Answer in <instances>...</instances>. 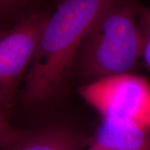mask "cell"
<instances>
[{"label": "cell", "mask_w": 150, "mask_h": 150, "mask_svg": "<svg viewBox=\"0 0 150 150\" xmlns=\"http://www.w3.org/2000/svg\"><path fill=\"white\" fill-rule=\"evenodd\" d=\"M0 22H2V21H1V20H0ZM0 33H1V32H0Z\"/></svg>", "instance_id": "11"}, {"label": "cell", "mask_w": 150, "mask_h": 150, "mask_svg": "<svg viewBox=\"0 0 150 150\" xmlns=\"http://www.w3.org/2000/svg\"><path fill=\"white\" fill-rule=\"evenodd\" d=\"M88 149L87 150H108L104 148H101V147H98V146H94V145H88Z\"/></svg>", "instance_id": "10"}, {"label": "cell", "mask_w": 150, "mask_h": 150, "mask_svg": "<svg viewBox=\"0 0 150 150\" xmlns=\"http://www.w3.org/2000/svg\"><path fill=\"white\" fill-rule=\"evenodd\" d=\"M79 93L102 119L150 129V83L133 73L103 78L79 88Z\"/></svg>", "instance_id": "3"}, {"label": "cell", "mask_w": 150, "mask_h": 150, "mask_svg": "<svg viewBox=\"0 0 150 150\" xmlns=\"http://www.w3.org/2000/svg\"><path fill=\"white\" fill-rule=\"evenodd\" d=\"M28 2V0H0V20L13 15Z\"/></svg>", "instance_id": "9"}, {"label": "cell", "mask_w": 150, "mask_h": 150, "mask_svg": "<svg viewBox=\"0 0 150 150\" xmlns=\"http://www.w3.org/2000/svg\"><path fill=\"white\" fill-rule=\"evenodd\" d=\"M138 13L141 35V60L150 70V6L139 5Z\"/></svg>", "instance_id": "7"}, {"label": "cell", "mask_w": 150, "mask_h": 150, "mask_svg": "<svg viewBox=\"0 0 150 150\" xmlns=\"http://www.w3.org/2000/svg\"><path fill=\"white\" fill-rule=\"evenodd\" d=\"M48 13H31L0 33V108L10 117Z\"/></svg>", "instance_id": "4"}, {"label": "cell", "mask_w": 150, "mask_h": 150, "mask_svg": "<svg viewBox=\"0 0 150 150\" xmlns=\"http://www.w3.org/2000/svg\"><path fill=\"white\" fill-rule=\"evenodd\" d=\"M88 145L108 150H150V129L131 122L102 119Z\"/></svg>", "instance_id": "6"}, {"label": "cell", "mask_w": 150, "mask_h": 150, "mask_svg": "<svg viewBox=\"0 0 150 150\" xmlns=\"http://www.w3.org/2000/svg\"><path fill=\"white\" fill-rule=\"evenodd\" d=\"M138 8L133 0H114L86 33L72 70L85 83L133 73L141 60Z\"/></svg>", "instance_id": "2"}, {"label": "cell", "mask_w": 150, "mask_h": 150, "mask_svg": "<svg viewBox=\"0 0 150 150\" xmlns=\"http://www.w3.org/2000/svg\"><path fill=\"white\" fill-rule=\"evenodd\" d=\"M89 140L90 137L64 125L19 129L0 150H83Z\"/></svg>", "instance_id": "5"}, {"label": "cell", "mask_w": 150, "mask_h": 150, "mask_svg": "<svg viewBox=\"0 0 150 150\" xmlns=\"http://www.w3.org/2000/svg\"><path fill=\"white\" fill-rule=\"evenodd\" d=\"M114 0H64L48 14L20 93L35 104L55 96L72 73L86 33Z\"/></svg>", "instance_id": "1"}, {"label": "cell", "mask_w": 150, "mask_h": 150, "mask_svg": "<svg viewBox=\"0 0 150 150\" xmlns=\"http://www.w3.org/2000/svg\"><path fill=\"white\" fill-rule=\"evenodd\" d=\"M18 129L10 123L9 117L0 108V148L13 139Z\"/></svg>", "instance_id": "8"}]
</instances>
